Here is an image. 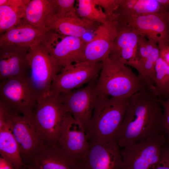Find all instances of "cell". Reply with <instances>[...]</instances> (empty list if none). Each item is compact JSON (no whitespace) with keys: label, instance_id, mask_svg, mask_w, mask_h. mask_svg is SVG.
Listing matches in <instances>:
<instances>
[{"label":"cell","instance_id":"6da1fadb","mask_svg":"<svg viewBox=\"0 0 169 169\" xmlns=\"http://www.w3.org/2000/svg\"><path fill=\"white\" fill-rule=\"evenodd\" d=\"M147 86L130 98L116 141L121 148L149 137L166 134L160 99Z\"/></svg>","mask_w":169,"mask_h":169},{"label":"cell","instance_id":"7a4b0ae2","mask_svg":"<svg viewBox=\"0 0 169 169\" xmlns=\"http://www.w3.org/2000/svg\"><path fill=\"white\" fill-rule=\"evenodd\" d=\"M130 98L97 96L85 131L89 141L99 142L116 141Z\"/></svg>","mask_w":169,"mask_h":169},{"label":"cell","instance_id":"3957f363","mask_svg":"<svg viewBox=\"0 0 169 169\" xmlns=\"http://www.w3.org/2000/svg\"><path fill=\"white\" fill-rule=\"evenodd\" d=\"M102 63L95 85L98 96L129 98L148 86L141 77L127 65L109 57Z\"/></svg>","mask_w":169,"mask_h":169},{"label":"cell","instance_id":"277c9868","mask_svg":"<svg viewBox=\"0 0 169 169\" xmlns=\"http://www.w3.org/2000/svg\"><path fill=\"white\" fill-rule=\"evenodd\" d=\"M68 113L59 94L50 92L38 98L32 121L42 142L58 141Z\"/></svg>","mask_w":169,"mask_h":169},{"label":"cell","instance_id":"5b68a950","mask_svg":"<svg viewBox=\"0 0 169 169\" xmlns=\"http://www.w3.org/2000/svg\"><path fill=\"white\" fill-rule=\"evenodd\" d=\"M37 99L29 77L10 78L1 82L0 102L18 114L32 118Z\"/></svg>","mask_w":169,"mask_h":169},{"label":"cell","instance_id":"8992f818","mask_svg":"<svg viewBox=\"0 0 169 169\" xmlns=\"http://www.w3.org/2000/svg\"><path fill=\"white\" fill-rule=\"evenodd\" d=\"M27 57L30 69L29 80L38 98L49 95L52 82L62 68L42 43L29 49Z\"/></svg>","mask_w":169,"mask_h":169},{"label":"cell","instance_id":"52a82bcc","mask_svg":"<svg viewBox=\"0 0 169 169\" xmlns=\"http://www.w3.org/2000/svg\"><path fill=\"white\" fill-rule=\"evenodd\" d=\"M166 135L151 136L123 148L121 169H155L166 145Z\"/></svg>","mask_w":169,"mask_h":169},{"label":"cell","instance_id":"ba28073f","mask_svg":"<svg viewBox=\"0 0 169 169\" xmlns=\"http://www.w3.org/2000/svg\"><path fill=\"white\" fill-rule=\"evenodd\" d=\"M88 41L60 34L52 30L47 32L42 44L61 68L82 62L83 52Z\"/></svg>","mask_w":169,"mask_h":169},{"label":"cell","instance_id":"9c48e42d","mask_svg":"<svg viewBox=\"0 0 169 169\" xmlns=\"http://www.w3.org/2000/svg\"><path fill=\"white\" fill-rule=\"evenodd\" d=\"M102 65V62L82 61L62 68L52 82L50 92L59 95L68 92L97 79Z\"/></svg>","mask_w":169,"mask_h":169},{"label":"cell","instance_id":"30bf717a","mask_svg":"<svg viewBox=\"0 0 169 169\" xmlns=\"http://www.w3.org/2000/svg\"><path fill=\"white\" fill-rule=\"evenodd\" d=\"M97 80L89 82L84 87L59 94L68 112L85 131L97 99Z\"/></svg>","mask_w":169,"mask_h":169},{"label":"cell","instance_id":"8fae6325","mask_svg":"<svg viewBox=\"0 0 169 169\" xmlns=\"http://www.w3.org/2000/svg\"><path fill=\"white\" fill-rule=\"evenodd\" d=\"M119 147L116 141H89L88 150L79 162V169H121L122 160Z\"/></svg>","mask_w":169,"mask_h":169},{"label":"cell","instance_id":"7c38bea8","mask_svg":"<svg viewBox=\"0 0 169 169\" xmlns=\"http://www.w3.org/2000/svg\"><path fill=\"white\" fill-rule=\"evenodd\" d=\"M117 33V23L113 16L100 24L85 47L82 62L100 63L109 57Z\"/></svg>","mask_w":169,"mask_h":169},{"label":"cell","instance_id":"4fadbf2b","mask_svg":"<svg viewBox=\"0 0 169 169\" xmlns=\"http://www.w3.org/2000/svg\"><path fill=\"white\" fill-rule=\"evenodd\" d=\"M32 119L10 110V128L18 144L22 161L27 166L42 143Z\"/></svg>","mask_w":169,"mask_h":169},{"label":"cell","instance_id":"5bb4252c","mask_svg":"<svg viewBox=\"0 0 169 169\" xmlns=\"http://www.w3.org/2000/svg\"><path fill=\"white\" fill-rule=\"evenodd\" d=\"M126 26L157 44H169V10L134 18L121 26Z\"/></svg>","mask_w":169,"mask_h":169},{"label":"cell","instance_id":"9a60e30c","mask_svg":"<svg viewBox=\"0 0 169 169\" xmlns=\"http://www.w3.org/2000/svg\"><path fill=\"white\" fill-rule=\"evenodd\" d=\"M32 169H79L58 142H42L28 166Z\"/></svg>","mask_w":169,"mask_h":169},{"label":"cell","instance_id":"2e32d148","mask_svg":"<svg viewBox=\"0 0 169 169\" xmlns=\"http://www.w3.org/2000/svg\"><path fill=\"white\" fill-rule=\"evenodd\" d=\"M58 142L68 155L78 162L83 159L89 146L85 130L69 113L64 120Z\"/></svg>","mask_w":169,"mask_h":169},{"label":"cell","instance_id":"e0dca14e","mask_svg":"<svg viewBox=\"0 0 169 169\" xmlns=\"http://www.w3.org/2000/svg\"><path fill=\"white\" fill-rule=\"evenodd\" d=\"M29 48L16 45L0 46V79L29 77Z\"/></svg>","mask_w":169,"mask_h":169},{"label":"cell","instance_id":"ac0fdd59","mask_svg":"<svg viewBox=\"0 0 169 169\" xmlns=\"http://www.w3.org/2000/svg\"><path fill=\"white\" fill-rule=\"evenodd\" d=\"M23 19L28 24L47 32L58 20L56 0H32L27 4Z\"/></svg>","mask_w":169,"mask_h":169},{"label":"cell","instance_id":"d6986e66","mask_svg":"<svg viewBox=\"0 0 169 169\" xmlns=\"http://www.w3.org/2000/svg\"><path fill=\"white\" fill-rule=\"evenodd\" d=\"M117 27V34L109 57L129 66L137 58L139 35L126 26Z\"/></svg>","mask_w":169,"mask_h":169},{"label":"cell","instance_id":"ffe728a7","mask_svg":"<svg viewBox=\"0 0 169 169\" xmlns=\"http://www.w3.org/2000/svg\"><path fill=\"white\" fill-rule=\"evenodd\" d=\"M46 33L23 19L17 25L1 35L0 46L16 45L32 49L42 43Z\"/></svg>","mask_w":169,"mask_h":169},{"label":"cell","instance_id":"44dd1931","mask_svg":"<svg viewBox=\"0 0 169 169\" xmlns=\"http://www.w3.org/2000/svg\"><path fill=\"white\" fill-rule=\"evenodd\" d=\"M168 10L157 0H121L113 15L117 25L122 26L133 18Z\"/></svg>","mask_w":169,"mask_h":169},{"label":"cell","instance_id":"7402d4cb","mask_svg":"<svg viewBox=\"0 0 169 169\" xmlns=\"http://www.w3.org/2000/svg\"><path fill=\"white\" fill-rule=\"evenodd\" d=\"M98 23L77 16L58 20L52 30L65 35L83 38L90 31L95 30L100 25Z\"/></svg>","mask_w":169,"mask_h":169},{"label":"cell","instance_id":"603a6c76","mask_svg":"<svg viewBox=\"0 0 169 169\" xmlns=\"http://www.w3.org/2000/svg\"><path fill=\"white\" fill-rule=\"evenodd\" d=\"M28 3L26 0H11L7 5L0 6L1 35L15 27L21 22Z\"/></svg>","mask_w":169,"mask_h":169},{"label":"cell","instance_id":"cb8c5ba5","mask_svg":"<svg viewBox=\"0 0 169 169\" xmlns=\"http://www.w3.org/2000/svg\"><path fill=\"white\" fill-rule=\"evenodd\" d=\"M0 153L13 166L20 169L25 165L21 156L19 147L9 127L0 129Z\"/></svg>","mask_w":169,"mask_h":169},{"label":"cell","instance_id":"d4e9b609","mask_svg":"<svg viewBox=\"0 0 169 169\" xmlns=\"http://www.w3.org/2000/svg\"><path fill=\"white\" fill-rule=\"evenodd\" d=\"M76 8L78 16L91 21L102 24L107 22L108 19L102 8L94 3L93 0H78Z\"/></svg>","mask_w":169,"mask_h":169},{"label":"cell","instance_id":"484cf974","mask_svg":"<svg viewBox=\"0 0 169 169\" xmlns=\"http://www.w3.org/2000/svg\"><path fill=\"white\" fill-rule=\"evenodd\" d=\"M154 87L159 97H169V65L160 56L155 66Z\"/></svg>","mask_w":169,"mask_h":169},{"label":"cell","instance_id":"4316f807","mask_svg":"<svg viewBox=\"0 0 169 169\" xmlns=\"http://www.w3.org/2000/svg\"><path fill=\"white\" fill-rule=\"evenodd\" d=\"M74 0H56V17L58 20L78 16Z\"/></svg>","mask_w":169,"mask_h":169},{"label":"cell","instance_id":"83f0119b","mask_svg":"<svg viewBox=\"0 0 169 169\" xmlns=\"http://www.w3.org/2000/svg\"><path fill=\"white\" fill-rule=\"evenodd\" d=\"M121 0H93L98 6L104 9L107 19L113 16L119 5Z\"/></svg>","mask_w":169,"mask_h":169},{"label":"cell","instance_id":"f1b7e54d","mask_svg":"<svg viewBox=\"0 0 169 169\" xmlns=\"http://www.w3.org/2000/svg\"><path fill=\"white\" fill-rule=\"evenodd\" d=\"M164 115V125L165 131L169 142V97L165 100L160 99Z\"/></svg>","mask_w":169,"mask_h":169},{"label":"cell","instance_id":"f546056e","mask_svg":"<svg viewBox=\"0 0 169 169\" xmlns=\"http://www.w3.org/2000/svg\"><path fill=\"white\" fill-rule=\"evenodd\" d=\"M160 56L169 65V44L160 42L158 44Z\"/></svg>","mask_w":169,"mask_h":169},{"label":"cell","instance_id":"4dcf8cb0","mask_svg":"<svg viewBox=\"0 0 169 169\" xmlns=\"http://www.w3.org/2000/svg\"><path fill=\"white\" fill-rule=\"evenodd\" d=\"M155 169H169V157L163 150L161 159Z\"/></svg>","mask_w":169,"mask_h":169},{"label":"cell","instance_id":"1f68e13d","mask_svg":"<svg viewBox=\"0 0 169 169\" xmlns=\"http://www.w3.org/2000/svg\"><path fill=\"white\" fill-rule=\"evenodd\" d=\"M0 169H15L13 165L4 158L0 157Z\"/></svg>","mask_w":169,"mask_h":169},{"label":"cell","instance_id":"d6a6232c","mask_svg":"<svg viewBox=\"0 0 169 169\" xmlns=\"http://www.w3.org/2000/svg\"><path fill=\"white\" fill-rule=\"evenodd\" d=\"M158 2L166 8L169 9V0H157Z\"/></svg>","mask_w":169,"mask_h":169},{"label":"cell","instance_id":"836d02e7","mask_svg":"<svg viewBox=\"0 0 169 169\" xmlns=\"http://www.w3.org/2000/svg\"><path fill=\"white\" fill-rule=\"evenodd\" d=\"M163 151L169 157V145H166L164 148Z\"/></svg>","mask_w":169,"mask_h":169},{"label":"cell","instance_id":"e575fe53","mask_svg":"<svg viewBox=\"0 0 169 169\" xmlns=\"http://www.w3.org/2000/svg\"><path fill=\"white\" fill-rule=\"evenodd\" d=\"M20 169H32L29 166L24 165L22 166Z\"/></svg>","mask_w":169,"mask_h":169},{"label":"cell","instance_id":"d590c367","mask_svg":"<svg viewBox=\"0 0 169 169\" xmlns=\"http://www.w3.org/2000/svg\"></svg>","mask_w":169,"mask_h":169}]
</instances>
